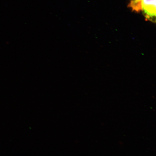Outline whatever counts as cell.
Instances as JSON below:
<instances>
[{"label":"cell","instance_id":"obj_1","mask_svg":"<svg viewBox=\"0 0 156 156\" xmlns=\"http://www.w3.org/2000/svg\"><path fill=\"white\" fill-rule=\"evenodd\" d=\"M141 11H143L147 20L155 21L156 0H140Z\"/></svg>","mask_w":156,"mask_h":156}]
</instances>
